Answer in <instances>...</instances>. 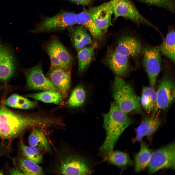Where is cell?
I'll return each instance as SVG.
<instances>
[{
  "label": "cell",
  "instance_id": "6da1fadb",
  "mask_svg": "<svg viewBox=\"0 0 175 175\" xmlns=\"http://www.w3.org/2000/svg\"><path fill=\"white\" fill-rule=\"evenodd\" d=\"M55 123V118L51 114L38 113L24 116L12 111L4 105L0 108V137L4 140L17 138L30 127H48Z\"/></svg>",
  "mask_w": 175,
  "mask_h": 175
},
{
  "label": "cell",
  "instance_id": "7a4b0ae2",
  "mask_svg": "<svg viewBox=\"0 0 175 175\" xmlns=\"http://www.w3.org/2000/svg\"><path fill=\"white\" fill-rule=\"evenodd\" d=\"M103 127L106 132L104 141L99 148L100 153L105 156L113 151L119 137L132 120L115 102L111 103L109 112L103 114Z\"/></svg>",
  "mask_w": 175,
  "mask_h": 175
},
{
  "label": "cell",
  "instance_id": "3957f363",
  "mask_svg": "<svg viewBox=\"0 0 175 175\" xmlns=\"http://www.w3.org/2000/svg\"><path fill=\"white\" fill-rule=\"evenodd\" d=\"M112 92L115 102L123 111L127 114L133 112L142 113L140 98L131 86L121 77H115Z\"/></svg>",
  "mask_w": 175,
  "mask_h": 175
},
{
  "label": "cell",
  "instance_id": "277c9868",
  "mask_svg": "<svg viewBox=\"0 0 175 175\" xmlns=\"http://www.w3.org/2000/svg\"><path fill=\"white\" fill-rule=\"evenodd\" d=\"M109 1L113 9L114 21L122 17L138 26L144 25L150 26L162 34L157 27L140 12L132 0H111Z\"/></svg>",
  "mask_w": 175,
  "mask_h": 175
},
{
  "label": "cell",
  "instance_id": "5b68a950",
  "mask_svg": "<svg viewBox=\"0 0 175 175\" xmlns=\"http://www.w3.org/2000/svg\"><path fill=\"white\" fill-rule=\"evenodd\" d=\"M76 14L74 12L61 9L52 17L42 16L40 21L30 31L33 33L49 32L67 28L76 24Z\"/></svg>",
  "mask_w": 175,
  "mask_h": 175
},
{
  "label": "cell",
  "instance_id": "8992f818",
  "mask_svg": "<svg viewBox=\"0 0 175 175\" xmlns=\"http://www.w3.org/2000/svg\"><path fill=\"white\" fill-rule=\"evenodd\" d=\"M45 49L50 60V67L71 71L73 59L69 52L56 38L51 39L47 43Z\"/></svg>",
  "mask_w": 175,
  "mask_h": 175
},
{
  "label": "cell",
  "instance_id": "52a82bcc",
  "mask_svg": "<svg viewBox=\"0 0 175 175\" xmlns=\"http://www.w3.org/2000/svg\"><path fill=\"white\" fill-rule=\"evenodd\" d=\"M175 146L172 142L151 153L148 166L149 173L153 174L163 169H175Z\"/></svg>",
  "mask_w": 175,
  "mask_h": 175
},
{
  "label": "cell",
  "instance_id": "ba28073f",
  "mask_svg": "<svg viewBox=\"0 0 175 175\" xmlns=\"http://www.w3.org/2000/svg\"><path fill=\"white\" fill-rule=\"evenodd\" d=\"M143 54V63L150 87L155 88L161 68V52L158 48L148 46L144 49Z\"/></svg>",
  "mask_w": 175,
  "mask_h": 175
},
{
  "label": "cell",
  "instance_id": "9c48e42d",
  "mask_svg": "<svg viewBox=\"0 0 175 175\" xmlns=\"http://www.w3.org/2000/svg\"><path fill=\"white\" fill-rule=\"evenodd\" d=\"M175 84L173 80L167 75L164 76L158 85L156 91L157 103L153 114L159 110L168 109L175 100Z\"/></svg>",
  "mask_w": 175,
  "mask_h": 175
},
{
  "label": "cell",
  "instance_id": "30bf717a",
  "mask_svg": "<svg viewBox=\"0 0 175 175\" xmlns=\"http://www.w3.org/2000/svg\"><path fill=\"white\" fill-rule=\"evenodd\" d=\"M26 84L30 89L36 90H50L59 92L58 89L43 73L41 64L23 70Z\"/></svg>",
  "mask_w": 175,
  "mask_h": 175
},
{
  "label": "cell",
  "instance_id": "8fae6325",
  "mask_svg": "<svg viewBox=\"0 0 175 175\" xmlns=\"http://www.w3.org/2000/svg\"><path fill=\"white\" fill-rule=\"evenodd\" d=\"M60 173L64 175H86L92 173L87 161L79 156H68L62 161L60 167Z\"/></svg>",
  "mask_w": 175,
  "mask_h": 175
},
{
  "label": "cell",
  "instance_id": "7c38bea8",
  "mask_svg": "<svg viewBox=\"0 0 175 175\" xmlns=\"http://www.w3.org/2000/svg\"><path fill=\"white\" fill-rule=\"evenodd\" d=\"M95 24L103 33H106L108 28L113 25L112 8L109 1L87 10Z\"/></svg>",
  "mask_w": 175,
  "mask_h": 175
},
{
  "label": "cell",
  "instance_id": "4fadbf2b",
  "mask_svg": "<svg viewBox=\"0 0 175 175\" xmlns=\"http://www.w3.org/2000/svg\"><path fill=\"white\" fill-rule=\"evenodd\" d=\"M47 76V78L58 89L63 98L67 97L71 86V71L50 67Z\"/></svg>",
  "mask_w": 175,
  "mask_h": 175
},
{
  "label": "cell",
  "instance_id": "5bb4252c",
  "mask_svg": "<svg viewBox=\"0 0 175 175\" xmlns=\"http://www.w3.org/2000/svg\"><path fill=\"white\" fill-rule=\"evenodd\" d=\"M16 69L15 59L12 50L7 45L0 43V80L9 79Z\"/></svg>",
  "mask_w": 175,
  "mask_h": 175
},
{
  "label": "cell",
  "instance_id": "9a60e30c",
  "mask_svg": "<svg viewBox=\"0 0 175 175\" xmlns=\"http://www.w3.org/2000/svg\"><path fill=\"white\" fill-rule=\"evenodd\" d=\"M107 63L111 69L117 76H124L129 67L128 57L115 50L109 49L106 57Z\"/></svg>",
  "mask_w": 175,
  "mask_h": 175
},
{
  "label": "cell",
  "instance_id": "2e32d148",
  "mask_svg": "<svg viewBox=\"0 0 175 175\" xmlns=\"http://www.w3.org/2000/svg\"><path fill=\"white\" fill-rule=\"evenodd\" d=\"M161 123L160 119L156 114L145 117L136 129L133 142L140 141L145 136H151L158 128Z\"/></svg>",
  "mask_w": 175,
  "mask_h": 175
},
{
  "label": "cell",
  "instance_id": "e0dca14e",
  "mask_svg": "<svg viewBox=\"0 0 175 175\" xmlns=\"http://www.w3.org/2000/svg\"><path fill=\"white\" fill-rule=\"evenodd\" d=\"M72 43L75 48L79 51L93 42L88 30L82 26L78 25L67 28Z\"/></svg>",
  "mask_w": 175,
  "mask_h": 175
},
{
  "label": "cell",
  "instance_id": "ac0fdd59",
  "mask_svg": "<svg viewBox=\"0 0 175 175\" xmlns=\"http://www.w3.org/2000/svg\"><path fill=\"white\" fill-rule=\"evenodd\" d=\"M115 50L128 57L135 56L140 53L141 46L140 42L136 38L125 35L119 40Z\"/></svg>",
  "mask_w": 175,
  "mask_h": 175
},
{
  "label": "cell",
  "instance_id": "d6986e66",
  "mask_svg": "<svg viewBox=\"0 0 175 175\" xmlns=\"http://www.w3.org/2000/svg\"><path fill=\"white\" fill-rule=\"evenodd\" d=\"M76 24L84 27L95 39L102 40L103 33L96 26L87 10L76 14Z\"/></svg>",
  "mask_w": 175,
  "mask_h": 175
},
{
  "label": "cell",
  "instance_id": "ffe728a7",
  "mask_svg": "<svg viewBox=\"0 0 175 175\" xmlns=\"http://www.w3.org/2000/svg\"><path fill=\"white\" fill-rule=\"evenodd\" d=\"M166 35L158 48L160 52L174 63L175 32L174 25L169 26Z\"/></svg>",
  "mask_w": 175,
  "mask_h": 175
},
{
  "label": "cell",
  "instance_id": "44dd1931",
  "mask_svg": "<svg viewBox=\"0 0 175 175\" xmlns=\"http://www.w3.org/2000/svg\"><path fill=\"white\" fill-rule=\"evenodd\" d=\"M140 101L141 107L148 113L153 112L157 103L156 91L150 87H143Z\"/></svg>",
  "mask_w": 175,
  "mask_h": 175
},
{
  "label": "cell",
  "instance_id": "7402d4cb",
  "mask_svg": "<svg viewBox=\"0 0 175 175\" xmlns=\"http://www.w3.org/2000/svg\"><path fill=\"white\" fill-rule=\"evenodd\" d=\"M140 141V150L134 156L136 172L142 171L148 166L152 153L147 145L142 140Z\"/></svg>",
  "mask_w": 175,
  "mask_h": 175
},
{
  "label": "cell",
  "instance_id": "603a6c76",
  "mask_svg": "<svg viewBox=\"0 0 175 175\" xmlns=\"http://www.w3.org/2000/svg\"><path fill=\"white\" fill-rule=\"evenodd\" d=\"M4 103L13 108L23 109L34 108L37 107L38 104L37 101L30 100L16 94L10 96L5 100Z\"/></svg>",
  "mask_w": 175,
  "mask_h": 175
},
{
  "label": "cell",
  "instance_id": "cb8c5ba5",
  "mask_svg": "<svg viewBox=\"0 0 175 175\" xmlns=\"http://www.w3.org/2000/svg\"><path fill=\"white\" fill-rule=\"evenodd\" d=\"M28 141L30 146L48 152L51 151L49 142L43 132L38 128L34 129L29 136Z\"/></svg>",
  "mask_w": 175,
  "mask_h": 175
},
{
  "label": "cell",
  "instance_id": "d4e9b609",
  "mask_svg": "<svg viewBox=\"0 0 175 175\" xmlns=\"http://www.w3.org/2000/svg\"><path fill=\"white\" fill-rule=\"evenodd\" d=\"M88 97L87 91L84 86L79 85L76 86L71 92L67 102L70 107H81L86 103Z\"/></svg>",
  "mask_w": 175,
  "mask_h": 175
},
{
  "label": "cell",
  "instance_id": "484cf974",
  "mask_svg": "<svg viewBox=\"0 0 175 175\" xmlns=\"http://www.w3.org/2000/svg\"><path fill=\"white\" fill-rule=\"evenodd\" d=\"M26 96L44 103L57 105L61 104L64 98L61 93L50 90L43 91L37 93L28 94Z\"/></svg>",
  "mask_w": 175,
  "mask_h": 175
},
{
  "label": "cell",
  "instance_id": "4316f807",
  "mask_svg": "<svg viewBox=\"0 0 175 175\" xmlns=\"http://www.w3.org/2000/svg\"><path fill=\"white\" fill-rule=\"evenodd\" d=\"M97 47V44H94L78 51V68L79 72H83L89 65L92 60L95 50Z\"/></svg>",
  "mask_w": 175,
  "mask_h": 175
},
{
  "label": "cell",
  "instance_id": "83f0119b",
  "mask_svg": "<svg viewBox=\"0 0 175 175\" xmlns=\"http://www.w3.org/2000/svg\"><path fill=\"white\" fill-rule=\"evenodd\" d=\"M105 157V160L109 163L120 167H126L132 163L126 153L119 151H113Z\"/></svg>",
  "mask_w": 175,
  "mask_h": 175
},
{
  "label": "cell",
  "instance_id": "f1b7e54d",
  "mask_svg": "<svg viewBox=\"0 0 175 175\" xmlns=\"http://www.w3.org/2000/svg\"><path fill=\"white\" fill-rule=\"evenodd\" d=\"M18 165L21 171L26 175H43L42 168L37 164L26 158H22L19 161Z\"/></svg>",
  "mask_w": 175,
  "mask_h": 175
},
{
  "label": "cell",
  "instance_id": "f546056e",
  "mask_svg": "<svg viewBox=\"0 0 175 175\" xmlns=\"http://www.w3.org/2000/svg\"><path fill=\"white\" fill-rule=\"evenodd\" d=\"M20 147L26 158L37 164L41 163L42 157L39 149L34 147L27 146L22 143H20Z\"/></svg>",
  "mask_w": 175,
  "mask_h": 175
},
{
  "label": "cell",
  "instance_id": "4dcf8cb0",
  "mask_svg": "<svg viewBox=\"0 0 175 175\" xmlns=\"http://www.w3.org/2000/svg\"><path fill=\"white\" fill-rule=\"evenodd\" d=\"M149 6H154L162 8L174 14L175 0H134Z\"/></svg>",
  "mask_w": 175,
  "mask_h": 175
},
{
  "label": "cell",
  "instance_id": "1f68e13d",
  "mask_svg": "<svg viewBox=\"0 0 175 175\" xmlns=\"http://www.w3.org/2000/svg\"><path fill=\"white\" fill-rule=\"evenodd\" d=\"M69 2L81 5L83 6H89L90 5L93 0H64Z\"/></svg>",
  "mask_w": 175,
  "mask_h": 175
},
{
  "label": "cell",
  "instance_id": "d6a6232c",
  "mask_svg": "<svg viewBox=\"0 0 175 175\" xmlns=\"http://www.w3.org/2000/svg\"><path fill=\"white\" fill-rule=\"evenodd\" d=\"M10 173L12 175H25L22 171L15 169H11L10 171Z\"/></svg>",
  "mask_w": 175,
  "mask_h": 175
},
{
  "label": "cell",
  "instance_id": "836d02e7",
  "mask_svg": "<svg viewBox=\"0 0 175 175\" xmlns=\"http://www.w3.org/2000/svg\"><path fill=\"white\" fill-rule=\"evenodd\" d=\"M3 173L2 172H1L0 171V175H3Z\"/></svg>",
  "mask_w": 175,
  "mask_h": 175
},
{
  "label": "cell",
  "instance_id": "e575fe53",
  "mask_svg": "<svg viewBox=\"0 0 175 175\" xmlns=\"http://www.w3.org/2000/svg\"><path fill=\"white\" fill-rule=\"evenodd\" d=\"M2 86L0 85V90L2 89Z\"/></svg>",
  "mask_w": 175,
  "mask_h": 175
}]
</instances>
